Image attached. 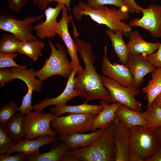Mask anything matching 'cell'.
I'll return each instance as SVG.
<instances>
[{
  "label": "cell",
  "mask_w": 161,
  "mask_h": 161,
  "mask_svg": "<svg viewBox=\"0 0 161 161\" xmlns=\"http://www.w3.org/2000/svg\"><path fill=\"white\" fill-rule=\"evenodd\" d=\"M141 91L142 94L145 95L144 99L146 100L149 106L161 92V68H156L152 72L151 78Z\"/></svg>",
  "instance_id": "obj_26"
},
{
  "label": "cell",
  "mask_w": 161,
  "mask_h": 161,
  "mask_svg": "<svg viewBox=\"0 0 161 161\" xmlns=\"http://www.w3.org/2000/svg\"><path fill=\"white\" fill-rule=\"evenodd\" d=\"M129 9L125 7L111 9L103 6L98 9H94L80 1L72 10L74 16L77 20L81 21L83 16H88L97 23L105 25L114 32L120 31L126 36L131 32L132 28L122 21L129 18Z\"/></svg>",
  "instance_id": "obj_2"
},
{
  "label": "cell",
  "mask_w": 161,
  "mask_h": 161,
  "mask_svg": "<svg viewBox=\"0 0 161 161\" xmlns=\"http://www.w3.org/2000/svg\"><path fill=\"white\" fill-rule=\"evenodd\" d=\"M8 69H7V70L6 73V81H7V71Z\"/></svg>",
  "instance_id": "obj_45"
},
{
  "label": "cell",
  "mask_w": 161,
  "mask_h": 161,
  "mask_svg": "<svg viewBox=\"0 0 161 161\" xmlns=\"http://www.w3.org/2000/svg\"><path fill=\"white\" fill-rule=\"evenodd\" d=\"M67 8L64 5L62 10V17L55 27V31L56 34L59 35L63 40L66 48L67 52L70 56V61L73 70H77V74L81 73L84 69L80 65L78 58L77 52L78 51L77 45L75 42L72 39L68 30V24L72 21L73 24L74 32L77 31L73 23L72 18L69 16Z\"/></svg>",
  "instance_id": "obj_10"
},
{
  "label": "cell",
  "mask_w": 161,
  "mask_h": 161,
  "mask_svg": "<svg viewBox=\"0 0 161 161\" xmlns=\"http://www.w3.org/2000/svg\"><path fill=\"white\" fill-rule=\"evenodd\" d=\"M130 130L129 158L137 157L140 161H147L160 146L157 137L147 126H136Z\"/></svg>",
  "instance_id": "obj_4"
},
{
  "label": "cell",
  "mask_w": 161,
  "mask_h": 161,
  "mask_svg": "<svg viewBox=\"0 0 161 161\" xmlns=\"http://www.w3.org/2000/svg\"><path fill=\"white\" fill-rule=\"evenodd\" d=\"M33 2L42 11H44L48 7L47 0H33Z\"/></svg>",
  "instance_id": "obj_40"
},
{
  "label": "cell",
  "mask_w": 161,
  "mask_h": 161,
  "mask_svg": "<svg viewBox=\"0 0 161 161\" xmlns=\"http://www.w3.org/2000/svg\"><path fill=\"white\" fill-rule=\"evenodd\" d=\"M35 69L31 67L27 68V66L12 67L9 69L7 73L8 82L14 79H18L23 81L28 88H32L36 93L42 90L43 81L36 78Z\"/></svg>",
  "instance_id": "obj_18"
},
{
  "label": "cell",
  "mask_w": 161,
  "mask_h": 161,
  "mask_svg": "<svg viewBox=\"0 0 161 161\" xmlns=\"http://www.w3.org/2000/svg\"><path fill=\"white\" fill-rule=\"evenodd\" d=\"M64 5L58 3L55 7H48L45 10V21L33 27L38 38L43 39L54 37L56 34L55 30L58 24L57 18Z\"/></svg>",
  "instance_id": "obj_16"
},
{
  "label": "cell",
  "mask_w": 161,
  "mask_h": 161,
  "mask_svg": "<svg viewBox=\"0 0 161 161\" xmlns=\"http://www.w3.org/2000/svg\"><path fill=\"white\" fill-rule=\"evenodd\" d=\"M86 4L90 7L96 10L105 4L113 5L120 8L129 9L124 0H87Z\"/></svg>",
  "instance_id": "obj_33"
},
{
  "label": "cell",
  "mask_w": 161,
  "mask_h": 161,
  "mask_svg": "<svg viewBox=\"0 0 161 161\" xmlns=\"http://www.w3.org/2000/svg\"><path fill=\"white\" fill-rule=\"evenodd\" d=\"M100 79L103 85L109 91L113 103L118 102L132 110L142 111V105L136 99V96L140 94L138 88L133 86H122L104 75H100Z\"/></svg>",
  "instance_id": "obj_8"
},
{
  "label": "cell",
  "mask_w": 161,
  "mask_h": 161,
  "mask_svg": "<svg viewBox=\"0 0 161 161\" xmlns=\"http://www.w3.org/2000/svg\"><path fill=\"white\" fill-rule=\"evenodd\" d=\"M150 63L155 68H161V43L157 51L146 56Z\"/></svg>",
  "instance_id": "obj_37"
},
{
  "label": "cell",
  "mask_w": 161,
  "mask_h": 161,
  "mask_svg": "<svg viewBox=\"0 0 161 161\" xmlns=\"http://www.w3.org/2000/svg\"><path fill=\"white\" fill-rule=\"evenodd\" d=\"M0 154V161H27V156L24 153L17 152L14 155Z\"/></svg>",
  "instance_id": "obj_38"
},
{
  "label": "cell",
  "mask_w": 161,
  "mask_h": 161,
  "mask_svg": "<svg viewBox=\"0 0 161 161\" xmlns=\"http://www.w3.org/2000/svg\"><path fill=\"white\" fill-rule=\"evenodd\" d=\"M109 102L101 100L100 103L103 106L102 111L96 116L91 129L92 132L100 129L105 130L114 123L116 116L117 109L122 104L118 102L111 104Z\"/></svg>",
  "instance_id": "obj_20"
},
{
  "label": "cell",
  "mask_w": 161,
  "mask_h": 161,
  "mask_svg": "<svg viewBox=\"0 0 161 161\" xmlns=\"http://www.w3.org/2000/svg\"><path fill=\"white\" fill-rule=\"evenodd\" d=\"M75 40L85 66L83 72L76 73L75 78V89L78 96L85 98L88 102L100 99L112 103L109 91L102 83L100 75L97 72L94 66L96 58L93 55L91 43L78 38Z\"/></svg>",
  "instance_id": "obj_1"
},
{
  "label": "cell",
  "mask_w": 161,
  "mask_h": 161,
  "mask_svg": "<svg viewBox=\"0 0 161 161\" xmlns=\"http://www.w3.org/2000/svg\"><path fill=\"white\" fill-rule=\"evenodd\" d=\"M58 136L45 135L38 137L36 139H26L16 143L10 148L6 154L10 155L14 152H21L27 156L35 155L40 153V148L47 144L58 142Z\"/></svg>",
  "instance_id": "obj_15"
},
{
  "label": "cell",
  "mask_w": 161,
  "mask_h": 161,
  "mask_svg": "<svg viewBox=\"0 0 161 161\" xmlns=\"http://www.w3.org/2000/svg\"><path fill=\"white\" fill-rule=\"evenodd\" d=\"M33 91L32 88L28 89L27 92L23 97L21 104L19 107L20 112L24 114L30 113L33 110L31 99Z\"/></svg>",
  "instance_id": "obj_35"
},
{
  "label": "cell",
  "mask_w": 161,
  "mask_h": 161,
  "mask_svg": "<svg viewBox=\"0 0 161 161\" xmlns=\"http://www.w3.org/2000/svg\"><path fill=\"white\" fill-rule=\"evenodd\" d=\"M21 42L12 33L3 34L0 41V53H18Z\"/></svg>",
  "instance_id": "obj_30"
},
{
  "label": "cell",
  "mask_w": 161,
  "mask_h": 161,
  "mask_svg": "<svg viewBox=\"0 0 161 161\" xmlns=\"http://www.w3.org/2000/svg\"><path fill=\"white\" fill-rule=\"evenodd\" d=\"M143 113L146 119L147 127L154 131L156 128L161 126V108L153 102L147 106L146 110Z\"/></svg>",
  "instance_id": "obj_29"
},
{
  "label": "cell",
  "mask_w": 161,
  "mask_h": 161,
  "mask_svg": "<svg viewBox=\"0 0 161 161\" xmlns=\"http://www.w3.org/2000/svg\"><path fill=\"white\" fill-rule=\"evenodd\" d=\"M24 114L20 112L16 113L5 125L10 136L16 144L26 137L23 126Z\"/></svg>",
  "instance_id": "obj_27"
},
{
  "label": "cell",
  "mask_w": 161,
  "mask_h": 161,
  "mask_svg": "<svg viewBox=\"0 0 161 161\" xmlns=\"http://www.w3.org/2000/svg\"><path fill=\"white\" fill-rule=\"evenodd\" d=\"M19 111V107L14 100L10 101L0 108V123L5 125Z\"/></svg>",
  "instance_id": "obj_31"
},
{
  "label": "cell",
  "mask_w": 161,
  "mask_h": 161,
  "mask_svg": "<svg viewBox=\"0 0 161 161\" xmlns=\"http://www.w3.org/2000/svg\"><path fill=\"white\" fill-rule=\"evenodd\" d=\"M0 29L15 35L21 41L35 40L37 38L32 33V24L41 20L44 15L28 16L22 20L14 18L6 11L0 9Z\"/></svg>",
  "instance_id": "obj_7"
},
{
  "label": "cell",
  "mask_w": 161,
  "mask_h": 161,
  "mask_svg": "<svg viewBox=\"0 0 161 161\" xmlns=\"http://www.w3.org/2000/svg\"><path fill=\"white\" fill-rule=\"evenodd\" d=\"M96 115L69 113L66 116L55 118L51 122V126L59 133V137L83 133L91 131Z\"/></svg>",
  "instance_id": "obj_6"
},
{
  "label": "cell",
  "mask_w": 161,
  "mask_h": 161,
  "mask_svg": "<svg viewBox=\"0 0 161 161\" xmlns=\"http://www.w3.org/2000/svg\"><path fill=\"white\" fill-rule=\"evenodd\" d=\"M154 132L158 140L160 146H161V126L155 129Z\"/></svg>",
  "instance_id": "obj_43"
},
{
  "label": "cell",
  "mask_w": 161,
  "mask_h": 161,
  "mask_svg": "<svg viewBox=\"0 0 161 161\" xmlns=\"http://www.w3.org/2000/svg\"><path fill=\"white\" fill-rule=\"evenodd\" d=\"M115 113L116 118L129 129L137 126H147V121L141 112L132 110L122 105L117 109Z\"/></svg>",
  "instance_id": "obj_22"
},
{
  "label": "cell",
  "mask_w": 161,
  "mask_h": 161,
  "mask_svg": "<svg viewBox=\"0 0 161 161\" xmlns=\"http://www.w3.org/2000/svg\"><path fill=\"white\" fill-rule=\"evenodd\" d=\"M125 65L129 68L132 76L133 86L138 88L143 84L145 76L156 69L149 62L146 56L130 53Z\"/></svg>",
  "instance_id": "obj_13"
},
{
  "label": "cell",
  "mask_w": 161,
  "mask_h": 161,
  "mask_svg": "<svg viewBox=\"0 0 161 161\" xmlns=\"http://www.w3.org/2000/svg\"><path fill=\"white\" fill-rule=\"evenodd\" d=\"M19 54L18 53L6 54L0 53V68L6 67H24L25 66L18 65L14 60V59Z\"/></svg>",
  "instance_id": "obj_34"
},
{
  "label": "cell",
  "mask_w": 161,
  "mask_h": 161,
  "mask_svg": "<svg viewBox=\"0 0 161 161\" xmlns=\"http://www.w3.org/2000/svg\"><path fill=\"white\" fill-rule=\"evenodd\" d=\"M55 1L57 2L58 3H60L64 4L67 8L69 13L70 14V16L72 18V16L70 14V0H47V4H48L50 3Z\"/></svg>",
  "instance_id": "obj_41"
},
{
  "label": "cell",
  "mask_w": 161,
  "mask_h": 161,
  "mask_svg": "<svg viewBox=\"0 0 161 161\" xmlns=\"http://www.w3.org/2000/svg\"><path fill=\"white\" fill-rule=\"evenodd\" d=\"M119 121L114 122L105 130L100 138L92 145L85 147L70 149L66 152L77 161H115L114 136Z\"/></svg>",
  "instance_id": "obj_3"
},
{
  "label": "cell",
  "mask_w": 161,
  "mask_h": 161,
  "mask_svg": "<svg viewBox=\"0 0 161 161\" xmlns=\"http://www.w3.org/2000/svg\"><path fill=\"white\" fill-rule=\"evenodd\" d=\"M153 102L161 108V92L155 98Z\"/></svg>",
  "instance_id": "obj_44"
},
{
  "label": "cell",
  "mask_w": 161,
  "mask_h": 161,
  "mask_svg": "<svg viewBox=\"0 0 161 161\" xmlns=\"http://www.w3.org/2000/svg\"><path fill=\"white\" fill-rule=\"evenodd\" d=\"M127 4L129 12L131 13H138L141 12L142 7L137 5L134 0H124Z\"/></svg>",
  "instance_id": "obj_39"
},
{
  "label": "cell",
  "mask_w": 161,
  "mask_h": 161,
  "mask_svg": "<svg viewBox=\"0 0 161 161\" xmlns=\"http://www.w3.org/2000/svg\"><path fill=\"white\" fill-rule=\"evenodd\" d=\"M53 144L48 151L27 156V161H62L65 153L70 149L62 141Z\"/></svg>",
  "instance_id": "obj_25"
},
{
  "label": "cell",
  "mask_w": 161,
  "mask_h": 161,
  "mask_svg": "<svg viewBox=\"0 0 161 161\" xmlns=\"http://www.w3.org/2000/svg\"><path fill=\"white\" fill-rule=\"evenodd\" d=\"M127 44L129 53L134 55L141 54L147 56L154 53L160 47L161 43H150L144 40L137 30L131 31L128 36Z\"/></svg>",
  "instance_id": "obj_19"
},
{
  "label": "cell",
  "mask_w": 161,
  "mask_h": 161,
  "mask_svg": "<svg viewBox=\"0 0 161 161\" xmlns=\"http://www.w3.org/2000/svg\"><path fill=\"white\" fill-rule=\"evenodd\" d=\"M87 102L88 101H86L82 104L76 106H68L66 104H61L55 107L50 108L49 111L50 112L58 117L63 114L67 113L97 115L103 109V106L101 104H89Z\"/></svg>",
  "instance_id": "obj_23"
},
{
  "label": "cell",
  "mask_w": 161,
  "mask_h": 161,
  "mask_svg": "<svg viewBox=\"0 0 161 161\" xmlns=\"http://www.w3.org/2000/svg\"><path fill=\"white\" fill-rule=\"evenodd\" d=\"M77 71L73 69L68 78L66 86L63 92L58 97H47L32 106L34 112H41L46 107L54 105L56 106L66 103L77 96L78 94L75 89V76Z\"/></svg>",
  "instance_id": "obj_14"
},
{
  "label": "cell",
  "mask_w": 161,
  "mask_h": 161,
  "mask_svg": "<svg viewBox=\"0 0 161 161\" xmlns=\"http://www.w3.org/2000/svg\"><path fill=\"white\" fill-rule=\"evenodd\" d=\"M57 117L51 112H31L24 117L23 126L27 139L34 140L38 137L55 136L57 133L51 127L52 120Z\"/></svg>",
  "instance_id": "obj_9"
},
{
  "label": "cell",
  "mask_w": 161,
  "mask_h": 161,
  "mask_svg": "<svg viewBox=\"0 0 161 161\" xmlns=\"http://www.w3.org/2000/svg\"><path fill=\"white\" fill-rule=\"evenodd\" d=\"M16 144L10 136L5 125L0 123V154H6Z\"/></svg>",
  "instance_id": "obj_32"
},
{
  "label": "cell",
  "mask_w": 161,
  "mask_h": 161,
  "mask_svg": "<svg viewBox=\"0 0 161 161\" xmlns=\"http://www.w3.org/2000/svg\"><path fill=\"white\" fill-rule=\"evenodd\" d=\"M55 44L56 47L51 38H49L48 45L51 49L50 55L45 59L43 66L35 71L36 77L43 81L55 75L67 78L73 70L71 63L68 59L65 48L59 43Z\"/></svg>",
  "instance_id": "obj_5"
},
{
  "label": "cell",
  "mask_w": 161,
  "mask_h": 161,
  "mask_svg": "<svg viewBox=\"0 0 161 161\" xmlns=\"http://www.w3.org/2000/svg\"><path fill=\"white\" fill-rule=\"evenodd\" d=\"M105 32L110 39L112 47L119 61L125 65L128 61L129 52L127 44L123 38V33L120 31L114 32L109 29Z\"/></svg>",
  "instance_id": "obj_24"
},
{
  "label": "cell",
  "mask_w": 161,
  "mask_h": 161,
  "mask_svg": "<svg viewBox=\"0 0 161 161\" xmlns=\"http://www.w3.org/2000/svg\"><path fill=\"white\" fill-rule=\"evenodd\" d=\"M29 0H7L9 10L18 13L23 8Z\"/></svg>",
  "instance_id": "obj_36"
},
{
  "label": "cell",
  "mask_w": 161,
  "mask_h": 161,
  "mask_svg": "<svg viewBox=\"0 0 161 161\" xmlns=\"http://www.w3.org/2000/svg\"><path fill=\"white\" fill-rule=\"evenodd\" d=\"M44 46V44L38 39L21 41L18 53L26 55L36 61L38 57L42 56Z\"/></svg>",
  "instance_id": "obj_28"
},
{
  "label": "cell",
  "mask_w": 161,
  "mask_h": 161,
  "mask_svg": "<svg viewBox=\"0 0 161 161\" xmlns=\"http://www.w3.org/2000/svg\"><path fill=\"white\" fill-rule=\"evenodd\" d=\"M130 130L119 120L114 136L115 161H129Z\"/></svg>",
  "instance_id": "obj_17"
},
{
  "label": "cell",
  "mask_w": 161,
  "mask_h": 161,
  "mask_svg": "<svg viewBox=\"0 0 161 161\" xmlns=\"http://www.w3.org/2000/svg\"><path fill=\"white\" fill-rule=\"evenodd\" d=\"M147 161H161V146H160L155 154Z\"/></svg>",
  "instance_id": "obj_42"
},
{
  "label": "cell",
  "mask_w": 161,
  "mask_h": 161,
  "mask_svg": "<svg viewBox=\"0 0 161 161\" xmlns=\"http://www.w3.org/2000/svg\"><path fill=\"white\" fill-rule=\"evenodd\" d=\"M105 130L100 129L89 134L76 133L69 136L58 137V139L64 141L70 149L85 147L95 142Z\"/></svg>",
  "instance_id": "obj_21"
},
{
  "label": "cell",
  "mask_w": 161,
  "mask_h": 161,
  "mask_svg": "<svg viewBox=\"0 0 161 161\" xmlns=\"http://www.w3.org/2000/svg\"><path fill=\"white\" fill-rule=\"evenodd\" d=\"M104 49L102 66L103 75L122 86L126 87L133 86V78L129 68L123 64L115 62L111 63L107 57L106 45L104 46Z\"/></svg>",
  "instance_id": "obj_12"
},
{
  "label": "cell",
  "mask_w": 161,
  "mask_h": 161,
  "mask_svg": "<svg viewBox=\"0 0 161 161\" xmlns=\"http://www.w3.org/2000/svg\"><path fill=\"white\" fill-rule=\"evenodd\" d=\"M141 12L142 17L131 20L129 25L148 30L153 38L161 37V6L152 4L145 8L142 7Z\"/></svg>",
  "instance_id": "obj_11"
}]
</instances>
